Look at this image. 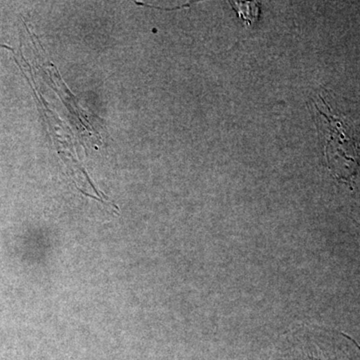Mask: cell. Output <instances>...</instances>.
Listing matches in <instances>:
<instances>
[{
  "label": "cell",
  "instance_id": "1",
  "mask_svg": "<svg viewBox=\"0 0 360 360\" xmlns=\"http://www.w3.org/2000/svg\"><path fill=\"white\" fill-rule=\"evenodd\" d=\"M231 4L239 18L248 25L257 20L259 15V4L255 2H231Z\"/></svg>",
  "mask_w": 360,
  "mask_h": 360
}]
</instances>
